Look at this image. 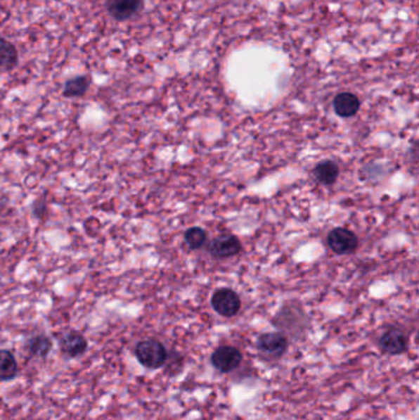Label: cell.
<instances>
[{"label":"cell","mask_w":419,"mask_h":420,"mask_svg":"<svg viewBox=\"0 0 419 420\" xmlns=\"http://www.w3.org/2000/svg\"><path fill=\"white\" fill-rule=\"evenodd\" d=\"M243 362V354L239 349L224 345L215 349L214 352L210 357L212 365L220 372H230L238 369Z\"/></svg>","instance_id":"cell-3"},{"label":"cell","mask_w":419,"mask_h":420,"mask_svg":"<svg viewBox=\"0 0 419 420\" xmlns=\"http://www.w3.org/2000/svg\"><path fill=\"white\" fill-rule=\"evenodd\" d=\"M19 62V53L14 44L0 37V68L13 69Z\"/></svg>","instance_id":"cell-11"},{"label":"cell","mask_w":419,"mask_h":420,"mask_svg":"<svg viewBox=\"0 0 419 420\" xmlns=\"http://www.w3.org/2000/svg\"><path fill=\"white\" fill-rule=\"evenodd\" d=\"M213 309L223 317H233L241 309L239 295L231 289H219L212 296Z\"/></svg>","instance_id":"cell-2"},{"label":"cell","mask_w":419,"mask_h":420,"mask_svg":"<svg viewBox=\"0 0 419 420\" xmlns=\"http://www.w3.org/2000/svg\"><path fill=\"white\" fill-rule=\"evenodd\" d=\"M138 362L146 369H159L164 367L167 359L165 347L155 339L141 341L136 347Z\"/></svg>","instance_id":"cell-1"},{"label":"cell","mask_w":419,"mask_h":420,"mask_svg":"<svg viewBox=\"0 0 419 420\" xmlns=\"http://www.w3.org/2000/svg\"><path fill=\"white\" fill-rule=\"evenodd\" d=\"M240 251H241V243L239 238L233 235L217 237L210 246V253L217 258L236 256Z\"/></svg>","instance_id":"cell-8"},{"label":"cell","mask_w":419,"mask_h":420,"mask_svg":"<svg viewBox=\"0 0 419 420\" xmlns=\"http://www.w3.org/2000/svg\"><path fill=\"white\" fill-rule=\"evenodd\" d=\"M90 87V79L88 77H77L70 79L64 85L63 95L65 97L83 96Z\"/></svg>","instance_id":"cell-14"},{"label":"cell","mask_w":419,"mask_h":420,"mask_svg":"<svg viewBox=\"0 0 419 420\" xmlns=\"http://www.w3.org/2000/svg\"><path fill=\"white\" fill-rule=\"evenodd\" d=\"M18 374V362L13 352L0 350V380L8 381L14 378Z\"/></svg>","instance_id":"cell-13"},{"label":"cell","mask_w":419,"mask_h":420,"mask_svg":"<svg viewBox=\"0 0 419 420\" xmlns=\"http://www.w3.org/2000/svg\"><path fill=\"white\" fill-rule=\"evenodd\" d=\"M59 345L62 352L70 357H77L83 355L88 349V341L85 339L83 334L78 332H69L64 334L59 341Z\"/></svg>","instance_id":"cell-9"},{"label":"cell","mask_w":419,"mask_h":420,"mask_svg":"<svg viewBox=\"0 0 419 420\" xmlns=\"http://www.w3.org/2000/svg\"><path fill=\"white\" fill-rule=\"evenodd\" d=\"M379 344L382 352L391 355H399L407 350L408 341L405 333L400 329H390L381 336Z\"/></svg>","instance_id":"cell-7"},{"label":"cell","mask_w":419,"mask_h":420,"mask_svg":"<svg viewBox=\"0 0 419 420\" xmlns=\"http://www.w3.org/2000/svg\"><path fill=\"white\" fill-rule=\"evenodd\" d=\"M257 349L264 357L279 359L287 352V337L282 333L261 334L257 339Z\"/></svg>","instance_id":"cell-5"},{"label":"cell","mask_w":419,"mask_h":420,"mask_svg":"<svg viewBox=\"0 0 419 420\" xmlns=\"http://www.w3.org/2000/svg\"><path fill=\"white\" fill-rule=\"evenodd\" d=\"M185 240L192 250H197L203 246V243L207 240V234L200 227H191L186 231Z\"/></svg>","instance_id":"cell-16"},{"label":"cell","mask_w":419,"mask_h":420,"mask_svg":"<svg viewBox=\"0 0 419 420\" xmlns=\"http://www.w3.org/2000/svg\"><path fill=\"white\" fill-rule=\"evenodd\" d=\"M340 174L338 165L333 161L326 160L321 164H318L315 169V177L322 184H332L336 182Z\"/></svg>","instance_id":"cell-12"},{"label":"cell","mask_w":419,"mask_h":420,"mask_svg":"<svg viewBox=\"0 0 419 420\" xmlns=\"http://www.w3.org/2000/svg\"><path fill=\"white\" fill-rule=\"evenodd\" d=\"M327 242L332 251L338 255H348L358 247V237L356 236V234L344 227L333 229L327 236Z\"/></svg>","instance_id":"cell-4"},{"label":"cell","mask_w":419,"mask_h":420,"mask_svg":"<svg viewBox=\"0 0 419 420\" xmlns=\"http://www.w3.org/2000/svg\"><path fill=\"white\" fill-rule=\"evenodd\" d=\"M30 354L37 357H44L49 355L52 349V342L46 336H34L27 343Z\"/></svg>","instance_id":"cell-15"},{"label":"cell","mask_w":419,"mask_h":420,"mask_svg":"<svg viewBox=\"0 0 419 420\" xmlns=\"http://www.w3.org/2000/svg\"><path fill=\"white\" fill-rule=\"evenodd\" d=\"M333 108L338 116L348 118L358 113L361 108V101L352 92H341L333 100Z\"/></svg>","instance_id":"cell-10"},{"label":"cell","mask_w":419,"mask_h":420,"mask_svg":"<svg viewBox=\"0 0 419 420\" xmlns=\"http://www.w3.org/2000/svg\"><path fill=\"white\" fill-rule=\"evenodd\" d=\"M144 8V0H106L108 14L117 21H126L137 16Z\"/></svg>","instance_id":"cell-6"}]
</instances>
